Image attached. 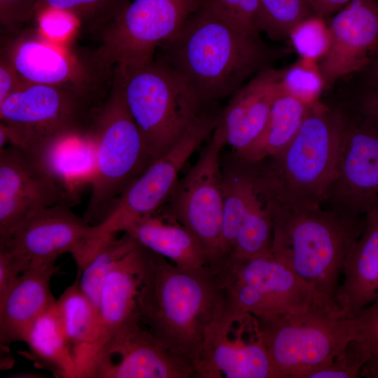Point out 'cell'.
Masks as SVG:
<instances>
[{"mask_svg": "<svg viewBox=\"0 0 378 378\" xmlns=\"http://www.w3.org/2000/svg\"><path fill=\"white\" fill-rule=\"evenodd\" d=\"M288 53L240 31L201 6L156 55L186 80L204 106L232 96Z\"/></svg>", "mask_w": 378, "mask_h": 378, "instance_id": "6da1fadb", "label": "cell"}, {"mask_svg": "<svg viewBox=\"0 0 378 378\" xmlns=\"http://www.w3.org/2000/svg\"><path fill=\"white\" fill-rule=\"evenodd\" d=\"M139 276V323L195 370L206 328L226 302L215 274L180 268L140 245Z\"/></svg>", "mask_w": 378, "mask_h": 378, "instance_id": "7a4b0ae2", "label": "cell"}, {"mask_svg": "<svg viewBox=\"0 0 378 378\" xmlns=\"http://www.w3.org/2000/svg\"><path fill=\"white\" fill-rule=\"evenodd\" d=\"M342 130L337 108L321 99L311 104L293 140L255 164L262 200L284 207L321 205L336 173Z\"/></svg>", "mask_w": 378, "mask_h": 378, "instance_id": "3957f363", "label": "cell"}, {"mask_svg": "<svg viewBox=\"0 0 378 378\" xmlns=\"http://www.w3.org/2000/svg\"><path fill=\"white\" fill-rule=\"evenodd\" d=\"M264 202L272 224V254L337 307L344 261L364 229L365 216L321 205L284 207Z\"/></svg>", "mask_w": 378, "mask_h": 378, "instance_id": "277c9868", "label": "cell"}, {"mask_svg": "<svg viewBox=\"0 0 378 378\" xmlns=\"http://www.w3.org/2000/svg\"><path fill=\"white\" fill-rule=\"evenodd\" d=\"M107 95L23 81L0 103L8 146L38 161L56 143L92 132Z\"/></svg>", "mask_w": 378, "mask_h": 378, "instance_id": "5b68a950", "label": "cell"}, {"mask_svg": "<svg viewBox=\"0 0 378 378\" xmlns=\"http://www.w3.org/2000/svg\"><path fill=\"white\" fill-rule=\"evenodd\" d=\"M127 108L153 161L184 136L204 106L186 80L165 60L115 68Z\"/></svg>", "mask_w": 378, "mask_h": 378, "instance_id": "8992f818", "label": "cell"}, {"mask_svg": "<svg viewBox=\"0 0 378 378\" xmlns=\"http://www.w3.org/2000/svg\"><path fill=\"white\" fill-rule=\"evenodd\" d=\"M95 174L83 215L90 225L99 223L125 190L153 162L141 134L113 78L108 94L93 127Z\"/></svg>", "mask_w": 378, "mask_h": 378, "instance_id": "52a82bcc", "label": "cell"}, {"mask_svg": "<svg viewBox=\"0 0 378 378\" xmlns=\"http://www.w3.org/2000/svg\"><path fill=\"white\" fill-rule=\"evenodd\" d=\"M226 303L257 318L320 310L339 316L337 307L272 254L228 258L215 267Z\"/></svg>", "mask_w": 378, "mask_h": 378, "instance_id": "ba28073f", "label": "cell"}, {"mask_svg": "<svg viewBox=\"0 0 378 378\" xmlns=\"http://www.w3.org/2000/svg\"><path fill=\"white\" fill-rule=\"evenodd\" d=\"M256 318L274 378H308L354 340L351 318L326 311Z\"/></svg>", "mask_w": 378, "mask_h": 378, "instance_id": "9c48e42d", "label": "cell"}, {"mask_svg": "<svg viewBox=\"0 0 378 378\" xmlns=\"http://www.w3.org/2000/svg\"><path fill=\"white\" fill-rule=\"evenodd\" d=\"M4 36L1 57L24 82L108 92L113 74L102 67L95 50L79 52L46 39L34 28L7 31Z\"/></svg>", "mask_w": 378, "mask_h": 378, "instance_id": "30bf717a", "label": "cell"}, {"mask_svg": "<svg viewBox=\"0 0 378 378\" xmlns=\"http://www.w3.org/2000/svg\"><path fill=\"white\" fill-rule=\"evenodd\" d=\"M203 0H133L98 37L102 66L113 73L152 60Z\"/></svg>", "mask_w": 378, "mask_h": 378, "instance_id": "8fae6325", "label": "cell"}, {"mask_svg": "<svg viewBox=\"0 0 378 378\" xmlns=\"http://www.w3.org/2000/svg\"><path fill=\"white\" fill-rule=\"evenodd\" d=\"M215 128L195 164L178 181L169 202L159 211L190 230L201 242L209 267L223 261L221 237L223 216V172L220 153L225 146Z\"/></svg>", "mask_w": 378, "mask_h": 378, "instance_id": "7c38bea8", "label": "cell"}, {"mask_svg": "<svg viewBox=\"0 0 378 378\" xmlns=\"http://www.w3.org/2000/svg\"><path fill=\"white\" fill-rule=\"evenodd\" d=\"M223 108L218 103L204 106L181 139L153 161L125 190L102 221L108 232H123L132 223L154 214L169 202L183 167L210 138Z\"/></svg>", "mask_w": 378, "mask_h": 378, "instance_id": "4fadbf2b", "label": "cell"}, {"mask_svg": "<svg viewBox=\"0 0 378 378\" xmlns=\"http://www.w3.org/2000/svg\"><path fill=\"white\" fill-rule=\"evenodd\" d=\"M343 130L335 177L321 206L354 216L378 210V125L338 109Z\"/></svg>", "mask_w": 378, "mask_h": 378, "instance_id": "5bb4252c", "label": "cell"}, {"mask_svg": "<svg viewBox=\"0 0 378 378\" xmlns=\"http://www.w3.org/2000/svg\"><path fill=\"white\" fill-rule=\"evenodd\" d=\"M195 377L274 378L256 317L225 302L206 328Z\"/></svg>", "mask_w": 378, "mask_h": 378, "instance_id": "9a60e30c", "label": "cell"}, {"mask_svg": "<svg viewBox=\"0 0 378 378\" xmlns=\"http://www.w3.org/2000/svg\"><path fill=\"white\" fill-rule=\"evenodd\" d=\"M0 246L15 253L30 267L55 261L59 255L69 253L82 270L101 244L94 225L76 214L71 206L55 205L30 215L0 241Z\"/></svg>", "mask_w": 378, "mask_h": 378, "instance_id": "2e32d148", "label": "cell"}, {"mask_svg": "<svg viewBox=\"0 0 378 378\" xmlns=\"http://www.w3.org/2000/svg\"><path fill=\"white\" fill-rule=\"evenodd\" d=\"M79 200L24 150L14 146L0 150V241L34 213L72 206Z\"/></svg>", "mask_w": 378, "mask_h": 378, "instance_id": "e0dca14e", "label": "cell"}, {"mask_svg": "<svg viewBox=\"0 0 378 378\" xmlns=\"http://www.w3.org/2000/svg\"><path fill=\"white\" fill-rule=\"evenodd\" d=\"M326 20L331 43L318 65L329 90L367 69L378 53V0H353Z\"/></svg>", "mask_w": 378, "mask_h": 378, "instance_id": "ac0fdd59", "label": "cell"}, {"mask_svg": "<svg viewBox=\"0 0 378 378\" xmlns=\"http://www.w3.org/2000/svg\"><path fill=\"white\" fill-rule=\"evenodd\" d=\"M86 377L188 378L195 377V370L173 354L137 321L94 360Z\"/></svg>", "mask_w": 378, "mask_h": 378, "instance_id": "d6986e66", "label": "cell"}, {"mask_svg": "<svg viewBox=\"0 0 378 378\" xmlns=\"http://www.w3.org/2000/svg\"><path fill=\"white\" fill-rule=\"evenodd\" d=\"M284 69H266L240 87L232 96L216 126L225 145L239 154L264 130L273 102L282 94L280 80Z\"/></svg>", "mask_w": 378, "mask_h": 378, "instance_id": "ffe728a7", "label": "cell"}, {"mask_svg": "<svg viewBox=\"0 0 378 378\" xmlns=\"http://www.w3.org/2000/svg\"><path fill=\"white\" fill-rule=\"evenodd\" d=\"M58 270L55 261L31 265L0 299L1 344L23 342L33 323L55 304L50 281Z\"/></svg>", "mask_w": 378, "mask_h": 378, "instance_id": "44dd1931", "label": "cell"}, {"mask_svg": "<svg viewBox=\"0 0 378 378\" xmlns=\"http://www.w3.org/2000/svg\"><path fill=\"white\" fill-rule=\"evenodd\" d=\"M139 258L140 245L137 243L132 251L113 265L104 279L98 306L99 337L83 378L112 341L138 321Z\"/></svg>", "mask_w": 378, "mask_h": 378, "instance_id": "7402d4cb", "label": "cell"}, {"mask_svg": "<svg viewBox=\"0 0 378 378\" xmlns=\"http://www.w3.org/2000/svg\"><path fill=\"white\" fill-rule=\"evenodd\" d=\"M336 303L340 317L351 318L378 294V210L365 215L364 229L347 253Z\"/></svg>", "mask_w": 378, "mask_h": 378, "instance_id": "603a6c76", "label": "cell"}, {"mask_svg": "<svg viewBox=\"0 0 378 378\" xmlns=\"http://www.w3.org/2000/svg\"><path fill=\"white\" fill-rule=\"evenodd\" d=\"M122 232L180 268L195 270L209 265L206 252L197 237L161 211L132 223Z\"/></svg>", "mask_w": 378, "mask_h": 378, "instance_id": "cb8c5ba5", "label": "cell"}, {"mask_svg": "<svg viewBox=\"0 0 378 378\" xmlns=\"http://www.w3.org/2000/svg\"><path fill=\"white\" fill-rule=\"evenodd\" d=\"M55 304L76 363L75 378H83L99 337L98 310L80 288L79 275Z\"/></svg>", "mask_w": 378, "mask_h": 378, "instance_id": "d4e9b609", "label": "cell"}, {"mask_svg": "<svg viewBox=\"0 0 378 378\" xmlns=\"http://www.w3.org/2000/svg\"><path fill=\"white\" fill-rule=\"evenodd\" d=\"M38 162L67 192L79 198L78 191L86 185L92 186L94 178L96 149L93 131L56 143Z\"/></svg>", "mask_w": 378, "mask_h": 378, "instance_id": "484cf974", "label": "cell"}, {"mask_svg": "<svg viewBox=\"0 0 378 378\" xmlns=\"http://www.w3.org/2000/svg\"><path fill=\"white\" fill-rule=\"evenodd\" d=\"M309 106L292 97L280 94L273 102L261 134L236 157L256 164L281 150L298 133Z\"/></svg>", "mask_w": 378, "mask_h": 378, "instance_id": "4316f807", "label": "cell"}, {"mask_svg": "<svg viewBox=\"0 0 378 378\" xmlns=\"http://www.w3.org/2000/svg\"><path fill=\"white\" fill-rule=\"evenodd\" d=\"M223 172V216L221 244L223 261L228 258L253 198L258 194L255 164L236 157Z\"/></svg>", "mask_w": 378, "mask_h": 378, "instance_id": "83f0119b", "label": "cell"}, {"mask_svg": "<svg viewBox=\"0 0 378 378\" xmlns=\"http://www.w3.org/2000/svg\"><path fill=\"white\" fill-rule=\"evenodd\" d=\"M55 303L33 323L23 342L36 360L51 370L55 376L75 378L76 363Z\"/></svg>", "mask_w": 378, "mask_h": 378, "instance_id": "f1b7e54d", "label": "cell"}, {"mask_svg": "<svg viewBox=\"0 0 378 378\" xmlns=\"http://www.w3.org/2000/svg\"><path fill=\"white\" fill-rule=\"evenodd\" d=\"M272 234L270 213L258 192L239 230L228 258L246 259L270 254Z\"/></svg>", "mask_w": 378, "mask_h": 378, "instance_id": "f546056e", "label": "cell"}, {"mask_svg": "<svg viewBox=\"0 0 378 378\" xmlns=\"http://www.w3.org/2000/svg\"><path fill=\"white\" fill-rule=\"evenodd\" d=\"M106 241L90 262L78 272L82 291L98 310L103 283L113 265L127 255L137 242L128 234L122 232Z\"/></svg>", "mask_w": 378, "mask_h": 378, "instance_id": "4dcf8cb0", "label": "cell"}, {"mask_svg": "<svg viewBox=\"0 0 378 378\" xmlns=\"http://www.w3.org/2000/svg\"><path fill=\"white\" fill-rule=\"evenodd\" d=\"M315 15L309 0H259L258 29L272 41L288 39L296 25Z\"/></svg>", "mask_w": 378, "mask_h": 378, "instance_id": "1f68e13d", "label": "cell"}, {"mask_svg": "<svg viewBox=\"0 0 378 378\" xmlns=\"http://www.w3.org/2000/svg\"><path fill=\"white\" fill-rule=\"evenodd\" d=\"M130 0H40L37 10L52 6L73 13L88 33L99 36L122 13ZM37 11V10H36Z\"/></svg>", "mask_w": 378, "mask_h": 378, "instance_id": "d6a6232c", "label": "cell"}, {"mask_svg": "<svg viewBox=\"0 0 378 378\" xmlns=\"http://www.w3.org/2000/svg\"><path fill=\"white\" fill-rule=\"evenodd\" d=\"M282 94L292 97L309 106L321 99L326 85L318 62L299 58L284 69L280 80Z\"/></svg>", "mask_w": 378, "mask_h": 378, "instance_id": "836d02e7", "label": "cell"}, {"mask_svg": "<svg viewBox=\"0 0 378 378\" xmlns=\"http://www.w3.org/2000/svg\"><path fill=\"white\" fill-rule=\"evenodd\" d=\"M288 39L300 58L318 62L330 49L331 34L327 20L315 15L296 25Z\"/></svg>", "mask_w": 378, "mask_h": 378, "instance_id": "e575fe53", "label": "cell"}, {"mask_svg": "<svg viewBox=\"0 0 378 378\" xmlns=\"http://www.w3.org/2000/svg\"><path fill=\"white\" fill-rule=\"evenodd\" d=\"M352 330L356 341L368 357L360 375L370 378L378 376V294L374 300L354 317Z\"/></svg>", "mask_w": 378, "mask_h": 378, "instance_id": "d590c367", "label": "cell"}, {"mask_svg": "<svg viewBox=\"0 0 378 378\" xmlns=\"http://www.w3.org/2000/svg\"><path fill=\"white\" fill-rule=\"evenodd\" d=\"M202 5L234 29L260 35L259 0H203Z\"/></svg>", "mask_w": 378, "mask_h": 378, "instance_id": "8d00e7d4", "label": "cell"}, {"mask_svg": "<svg viewBox=\"0 0 378 378\" xmlns=\"http://www.w3.org/2000/svg\"><path fill=\"white\" fill-rule=\"evenodd\" d=\"M34 20L38 33L59 44H69L80 27L78 19L73 13L52 6L38 9Z\"/></svg>", "mask_w": 378, "mask_h": 378, "instance_id": "74e56055", "label": "cell"}, {"mask_svg": "<svg viewBox=\"0 0 378 378\" xmlns=\"http://www.w3.org/2000/svg\"><path fill=\"white\" fill-rule=\"evenodd\" d=\"M368 357L356 341L350 342L330 364L308 378H356L360 377Z\"/></svg>", "mask_w": 378, "mask_h": 378, "instance_id": "f35d334b", "label": "cell"}, {"mask_svg": "<svg viewBox=\"0 0 378 378\" xmlns=\"http://www.w3.org/2000/svg\"><path fill=\"white\" fill-rule=\"evenodd\" d=\"M365 88L354 94L344 92L336 108L360 115L378 125V80L369 77Z\"/></svg>", "mask_w": 378, "mask_h": 378, "instance_id": "ab89813d", "label": "cell"}, {"mask_svg": "<svg viewBox=\"0 0 378 378\" xmlns=\"http://www.w3.org/2000/svg\"><path fill=\"white\" fill-rule=\"evenodd\" d=\"M40 0H0V22L7 31L20 29L35 18Z\"/></svg>", "mask_w": 378, "mask_h": 378, "instance_id": "60d3db41", "label": "cell"}, {"mask_svg": "<svg viewBox=\"0 0 378 378\" xmlns=\"http://www.w3.org/2000/svg\"><path fill=\"white\" fill-rule=\"evenodd\" d=\"M30 265L4 246H0V299Z\"/></svg>", "mask_w": 378, "mask_h": 378, "instance_id": "b9f144b4", "label": "cell"}, {"mask_svg": "<svg viewBox=\"0 0 378 378\" xmlns=\"http://www.w3.org/2000/svg\"><path fill=\"white\" fill-rule=\"evenodd\" d=\"M0 103L15 91L23 80L6 59L0 57Z\"/></svg>", "mask_w": 378, "mask_h": 378, "instance_id": "7bdbcfd3", "label": "cell"}, {"mask_svg": "<svg viewBox=\"0 0 378 378\" xmlns=\"http://www.w3.org/2000/svg\"><path fill=\"white\" fill-rule=\"evenodd\" d=\"M316 15L326 20L353 0H309Z\"/></svg>", "mask_w": 378, "mask_h": 378, "instance_id": "ee69618b", "label": "cell"}, {"mask_svg": "<svg viewBox=\"0 0 378 378\" xmlns=\"http://www.w3.org/2000/svg\"><path fill=\"white\" fill-rule=\"evenodd\" d=\"M365 69L368 70L369 77L378 80V53L370 65Z\"/></svg>", "mask_w": 378, "mask_h": 378, "instance_id": "f6af8a7d", "label": "cell"}, {"mask_svg": "<svg viewBox=\"0 0 378 378\" xmlns=\"http://www.w3.org/2000/svg\"><path fill=\"white\" fill-rule=\"evenodd\" d=\"M377 378H378V376H377Z\"/></svg>", "mask_w": 378, "mask_h": 378, "instance_id": "bcb514c9", "label": "cell"}]
</instances>
